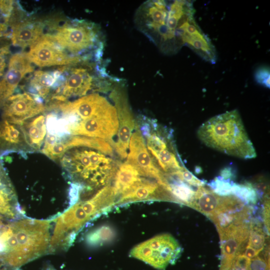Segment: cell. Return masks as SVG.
Masks as SVG:
<instances>
[{"label":"cell","mask_w":270,"mask_h":270,"mask_svg":"<svg viewBox=\"0 0 270 270\" xmlns=\"http://www.w3.org/2000/svg\"><path fill=\"white\" fill-rule=\"evenodd\" d=\"M34 70V68L26 52L16 53L10 57L7 70L0 81V108L12 94L26 75Z\"/></svg>","instance_id":"obj_15"},{"label":"cell","mask_w":270,"mask_h":270,"mask_svg":"<svg viewBox=\"0 0 270 270\" xmlns=\"http://www.w3.org/2000/svg\"><path fill=\"white\" fill-rule=\"evenodd\" d=\"M169 2L148 0L141 4L134 15L136 27L164 54H172L182 48L168 30L166 22Z\"/></svg>","instance_id":"obj_7"},{"label":"cell","mask_w":270,"mask_h":270,"mask_svg":"<svg viewBox=\"0 0 270 270\" xmlns=\"http://www.w3.org/2000/svg\"><path fill=\"white\" fill-rule=\"evenodd\" d=\"M114 228L109 225H104L92 230L86 236V244L91 247H98L110 242L115 239Z\"/></svg>","instance_id":"obj_25"},{"label":"cell","mask_w":270,"mask_h":270,"mask_svg":"<svg viewBox=\"0 0 270 270\" xmlns=\"http://www.w3.org/2000/svg\"><path fill=\"white\" fill-rule=\"evenodd\" d=\"M232 196H234L244 202L255 204L258 195L256 188L251 184H236L233 183Z\"/></svg>","instance_id":"obj_26"},{"label":"cell","mask_w":270,"mask_h":270,"mask_svg":"<svg viewBox=\"0 0 270 270\" xmlns=\"http://www.w3.org/2000/svg\"><path fill=\"white\" fill-rule=\"evenodd\" d=\"M20 127L30 150H41L46 135V116L40 114L24 121Z\"/></svg>","instance_id":"obj_19"},{"label":"cell","mask_w":270,"mask_h":270,"mask_svg":"<svg viewBox=\"0 0 270 270\" xmlns=\"http://www.w3.org/2000/svg\"><path fill=\"white\" fill-rule=\"evenodd\" d=\"M131 164L124 162L118 166L114 176L113 186L118 197L142 177Z\"/></svg>","instance_id":"obj_24"},{"label":"cell","mask_w":270,"mask_h":270,"mask_svg":"<svg viewBox=\"0 0 270 270\" xmlns=\"http://www.w3.org/2000/svg\"><path fill=\"white\" fill-rule=\"evenodd\" d=\"M233 182H230L229 180H225L222 177L216 178L208 185L216 194L222 196H228L232 195V187Z\"/></svg>","instance_id":"obj_28"},{"label":"cell","mask_w":270,"mask_h":270,"mask_svg":"<svg viewBox=\"0 0 270 270\" xmlns=\"http://www.w3.org/2000/svg\"><path fill=\"white\" fill-rule=\"evenodd\" d=\"M118 128V121L115 108L101 116L78 120L68 126L66 132L70 135L99 138L110 142L117 134Z\"/></svg>","instance_id":"obj_10"},{"label":"cell","mask_w":270,"mask_h":270,"mask_svg":"<svg viewBox=\"0 0 270 270\" xmlns=\"http://www.w3.org/2000/svg\"><path fill=\"white\" fill-rule=\"evenodd\" d=\"M6 14L2 11V9L0 7V19H6Z\"/></svg>","instance_id":"obj_35"},{"label":"cell","mask_w":270,"mask_h":270,"mask_svg":"<svg viewBox=\"0 0 270 270\" xmlns=\"http://www.w3.org/2000/svg\"><path fill=\"white\" fill-rule=\"evenodd\" d=\"M51 222L23 217L3 226L6 244L3 260L16 268L48 254Z\"/></svg>","instance_id":"obj_3"},{"label":"cell","mask_w":270,"mask_h":270,"mask_svg":"<svg viewBox=\"0 0 270 270\" xmlns=\"http://www.w3.org/2000/svg\"><path fill=\"white\" fill-rule=\"evenodd\" d=\"M0 214L12 219L23 217L14 188L0 159Z\"/></svg>","instance_id":"obj_18"},{"label":"cell","mask_w":270,"mask_h":270,"mask_svg":"<svg viewBox=\"0 0 270 270\" xmlns=\"http://www.w3.org/2000/svg\"><path fill=\"white\" fill-rule=\"evenodd\" d=\"M249 234L248 226L242 224L232 225L219 234L222 251L220 270H230L240 246L248 242Z\"/></svg>","instance_id":"obj_17"},{"label":"cell","mask_w":270,"mask_h":270,"mask_svg":"<svg viewBox=\"0 0 270 270\" xmlns=\"http://www.w3.org/2000/svg\"><path fill=\"white\" fill-rule=\"evenodd\" d=\"M0 148L4 152L30 150L20 125L4 120L0 122Z\"/></svg>","instance_id":"obj_20"},{"label":"cell","mask_w":270,"mask_h":270,"mask_svg":"<svg viewBox=\"0 0 270 270\" xmlns=\"http://www.w3.org/2000/svg\"><path fill=\"white\" fill-rule=\"evenodd\" d=\"M250 259L244 254H238L235 256L230 270H248Z\"/></svg>","instance_id":"obj_30"},{"label":"cell","mask_w":270,"mask_h":270,"mask_svg":"<svg viewBox=\"0 0 270 270\" xmlns=\"http://www.w3.org/2000/svg\"><path fill=\"white\" fill-rule=\"evenodd\" d=\"M197 134L206 146L228 155L244 159L256 157V150L236 110L209 119L200 126Z\"/></svg>","instance_id":"obj_4"},{"label":"cell","mask_w":270,"mask_h":270,"mask_svg":"<svg viewBox=\"0 0 270 270\" xmlns=\"http://www.w3.org/2000/svg\"><path fill=\"white\" fill-rule=\"evenodd\" d=\"M180 252L177 240L169 234H162L136 245L130 256L156 268L164 270L168 264L176 262Z\"/></svg>","instance_id":"obj_8"},{"label":"cell","mask_w":270,"mask_h":270,"mask_svg":"<svg viewBox=\"0 0 270 270\" xmlns=\"http://www.w3.org/2000/svg\"><path fill=\"white\" fill-rule=\"evenodd\" d=\"M269 268L268 262L257 256L250 260L248 270H269Z\"/></svg>","instance_id":"obj_31"},{"label":"cell","mask_w":270,"mask_h":270,"mask_svg":"<svg viewBox=\"0 0 270 270\" xmlns=\"http://www.w3.org/2000/svg\"><path fill=\"white\" fill-rule=\"evenodd\" d=\"M62 141L66 151L72 148L84 146L96 150L110 156L114 152L111 144L99 138L70 134L64 136Z\"/></svg>","instance_id":"obj_23"},{"label":"cell","mask_w":270,"mask_h":270,"mask_svg":"<svg viewBox=\"0 0 270 270\" xmlns=\"http://www.w3.org/2000/svg\"><path fill=\"white\" fill-rule=\"evenodd\" d=\"M220 176L222 178L228 180L232 176L231 169L228 168H224L220 172Z\"/></svg>","instance_id":"obj_34"},{"label":"cell","mask_w":270,"mask_h":270,"mask_svg":"<svg viewBox=\"0 0 270 270\" xmlns=\"http://www.w3.org/2000/svg\"><path fill=\"white\" fill-rule=\"evenodd\" d=\"M26 55L32 64L40 67L66 66L86 62L71 56L46 34L30 48Z\"/></svg>","instance_id":"obj_9"},{"label":"cell","mask_w":270,"mask_h":270,"mask_svg":"<svg viewBox=\"0 0 270 270\" xmlns=\"http://www.w3.org/2000/svg\"><path fill=\"white\" fill-rule=\"evenodd\" d=\"M90 197L77 202L55 218L48 254L67 250L86 224L116 204L117 195L114 186L110 184Z\"/></svg>","instance_id":"obj_2"},{"label":"cell","mask_w":270,"mask_h":270,"mask_svg":"<svg viewBox=\"0 0 270 270\" xmlns=\"http://www.w3.org/2000/svg\"><path fill=\"white\" fill-rule=\"evenodd\" d=\"M100 62H82L63 66V82L51 94V104L62 103L72 98L82 97L94 88L110 86L112 78L101 67Z\"/></svg>","instance_id":"obj_6"},{"label":"cell","mask_w":270,"mask_h":270,"mask_svg":"<svg viewBox=\"0 0 270 270\" xmlns=\"http://www.w3.org/2000/svg\"><path fill=\"white\" fill-rule=\"evenodd\" d=\"M62 74L60 68L52 72L42 70L35 71L30 83V93L39 96L43 100H48L50 95L51 88L55 84Z\"/></svg>","instance_id":"obj_22"},{"label":"cell","mask_w":270,"mask_h":270,"mask_svg":"<svg viewBox=\"0 0 270 270\" xmlns=\"http://www.w3.org/2000/svg\"><path fill=\"white\" fill-rule=\"evenodd\" d=\"M2 224H0V228L2 227Z\"/></svg>","instance_id":"obj_36"},{"label":"cell","mask_w":270,"mask_h":270,"mask_svg":"<svg viewBox=\"0 0 270 270\" xmlns=\"http://www.w3.org/2000/svg\"><path fill=\"white\" fill-rule=\"evenodd\" d=\"M259 253L253 248L247 244L243 254L244 256L250 260L257 256Z\"/></svg>","instance_id":"obj_33"},{"label":"cell","mask_w":270,"mask_h":270,"mask_svg":"<svg viewBox=\"0 0 270 270\" xmlns=\"http://www.w3.org/2000/svg\"><path fill=\"white\" fill-rule=\"evenodd\" d=\"M110 96L114 102L118 121L116 140L112 146L119 156L124 159L128 156L130 139L136 128L135 120L122 90L116 88Z\"/></svg>","instance_id":"obj_14"},{"label":"cell","mask_w":270,"mask_h":270,"mask_svg":"<svg viewBox=\"0 0 270 270\" xmlns=\"http://www.w3.org/2000/svg\"><path fill=\"white\" fill-rule=\"evenodd\" d=\"M258 82L267 87L270 86V70L267 68H261L256 74Z\"/></svg>","instance_id":"obj_32"},{"label":"cell","mask_w":270,"mask_h":270,"mask_svg":"<svg viewBox=\"0 0 270 270\" xmlns=\"http://www.w3.org/2000/svg\"><path fill=\"white\" fill-rule=\"evenodd\" d=\"M126 162L132 165L142 176L165 182V173L156 164L148 150L138 127L131 136Z\"/></svg>","instance_id":"obj_13"},{"label":"cell","mask_w":270,"mask_h":270,"mask_svg":"<svg viewBox=\"0 0 270 270\" xmlns=\"http://www.w3.org/2000/svg\"><path fill=\"white\" fill-rule=\"evenodd\" d=\"M8 25L13 45L24 49L36 44L44 35V25L38 20L21 19L12 9Z\"/></svg>","instance_id":"obj_16"},{"label":"cell","mask_w":270,"mask_h":270,"mask_svg":"<svg viewBox=\"0 0 270 270\" xmlns=\"http://www.w3.org/2000/svg\"><path fill=\"white\" fill-rule=\"evenodd\" d=\"M224 196L215 194L210 188L204 186L196 189L190 207L207 216L209 218L220 210Z\"/></svg>","instance_id":"obj_21"},{"label":"cell","mask_w":270,"mask_h":270,"mask_svg":"<svg viewBox=\"0 0 270 270\" xmlns=\"http://www.w3.org/2000/svg\"><path fill=\"white\" fill-rule=\"evenodd\" d=\"M265 236L262 228L250 224V234L247 244L260 252L264 248Z\"/></svg>","instance_id":"obj_27"},{"label":"cell","mask_w":270,"mask_h":270,"mask_svg":"<svg viewBox=\"0 0 270 270\" xmlns=\"http://www.w3.org/2000/svg\"><path fill=\"white\" fill-rule=\"evenodd\" d=\"M52 29V33L46 34L71 56L86 62H100L104 42L98 26L76 19Z\"/></svg>","instance_id":"obj_5"},{"label":"cell","mask_w":270,"mask_h":270,"mask_svg":"<svg viewBox=\"0 0 270 270\" xmlns=\"http://www.w3.org/2000/svg\"><path fill=\"white\" fill-rule=\"evenodd\" d=\"M170 174L176 175L186 182L195 188L204 186L205 184L204 181L198 179L186 168Z\"/></svg>","instance_id":"obj_29"},{"label":"cell","mask_w":270,"mask_h":270,"mask_svg":"<svg viewBox=\"0 0 270 270\" xmlns=\"http://www.w3.org/2000/svg\"><path fill=\"white\" fill-rule=\"evenodd\" d=\"M46 110L43 99L28 92L10 96L3 106L2 120L21 125L26 120Z\"/></svg>","instance_id":"obj_11"},{"label":"cell","mask_w":270,"mask_h":270,"mask_svg":"<svg viewBox=\"0 0 270 270\" xmlns=\"http://www.w3.org/2000/svg\"><path fill=\"white\" fill-rule=\"evenodd\" d=\"M2 266V265H1V264H0V266Z\"/></svg>","instance_id":"obj_37"},{"label":"cell","mask_w":270,"mask_h":270,"mask_svg":"<svg viewBox=\"0 0 270 270\" xmlns=\"http://www.w3.org/2000/svg\"><path fill=\"white\" fill-rule=\"evenodd\" d=\"M96 150L84 146L67 150L60 158L68 178L81 188L80 196H92L110 184L118 166L114 159Z\"/></svg>","instance_id":"obj_1"},{"label":"cell","mask_w":270,"mask_h":270,"mask_svg":"<svg viewBox=\"0 0 270 270\" xmlns=\"http://www.w3.org/2000/svg\"><path fill=\"white\" fill-rule=\"evenodd\" d=\"M168 187L167 181L160 182L142 176L118 197L116 204L121 205L147 200H164L175 202Z\"/></svg>","instance_id":"obj_12"}]
</instances>
